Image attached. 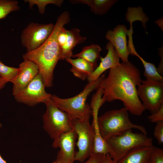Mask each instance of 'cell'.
I'll use <instances>...</instances> for the list:
<instances>
[{
	"mask_svg": "<svg viewBox=\"0 0 163 163\" xmlns=\"http://www.w3.org/2000/svg\"><path fill=\"white\" fill-rule=\"evenodd\" d=\"M142 81L139 70L129 61L110 69L99 87L103 90L101 106L106 102L119 100L131 113L141 116L145 110L138 96L137 87Z\"/></svg>",
	"mask_w": 163,
	"mask_h": 163,
	"instance_id": "1",
	"label": "cell"
},
{
	"mask_svg": "<svg viewBox=\"0 0 163 163\" xmlns=\"http://www.w3.org/2000/svg\"><path fill=\"white\" fill-rule=\"evenodd\" d=\"M70 20L68 12L63 11L58 18L52 32L46 41L37 49L23 55L24 60L31 61L37 66L45 87L53 85V72L60 54L58 36L61 29Z\"/></svg>",
	"mask_w": 163,
	"mask_h": 163,
	"instance_id": "2",
	"label": "cell"
},
{
	"mask_svg": "<svg viewBox=\"0 0 163 163\" xmlns=\"http://www.w3.org/2000/svg\"><path fill=\"white\" fill-rule=\"evenodd\" d=\"M105 76L104 74L96 81L88 82L82 91L73 97L62 98L51 95L50 98L57 107L72 119H90L92 110L90 105L86 102L87 97L94 90L99 88L102 80Z\"/></svg>",
	"mask_w": 163,
	"mask_h": 163,
	"instance_id": "3",
	"label": "cell"
},
{
	"mask_svg": "<svg viewBox=\"0 0 163 163\" xmlns=\"http://www.w3.org/2000/svg\"><path fill=\"white\" fill-rule=\"evenodd\" d=\"M97 122L101 134L106 140L121 132L133 129H137L144 134H147L144 127L131 121L128 111L124 107L106 112L98 117Z\"/></svg>",
	"mask_w": 163,
	"mask_h": 163,
	"instance_id": "4",
	"label": "cell"
},
{
	"mask_svg": "<svg viewBox=\"0 0 163 163\" xmlns=\"http://www.w3.org/2000/svg\"><path fill=\"white\" fill-rule=\"evenodd\" d=\"M110 149L109 155L116 162L129 150L139 146L153 145L152 139L142 133L133 132L128 130L106 140Z\"/></svg>",
	"mask_w": 163,
	"mask_h": 163,
	"instance_id": "5",
	"label": "cell"
},
{
	"mask_svg": "<svg viewBox=\"0 0 163 163\" xmlns=\"http://www.w3.org/2000/svg\"><path fill=\"white\" fill-rule=\"evenodd\" d=\"M44 104L46 109L43 116V126L50 138L54 139L73 129L72 119L57 107L50 97Z\"/></svg>",
	"mask_w": 163,
	"mask_h": 163,
	"instance_id": "6",
	"label": "cell"
},
{
	"mask_svg": "<svg viewBox=\"0 0 163 163\" xmlns=\"http://www.w3.org/2000/svg\"><path fill=\"white\" fill-rule=\"evenodd\" d=\"M72 123L78 137L76 145L78 150L76 152L75 160L83 162L92 154L94 136L93 127L90 124L89 119H73Z\"/></svg>",
	"mask_w": 163,
	"mask_h": 163,
	"instance_id": "7",
	"label": "cell"
},
{
	"mask_svg": "<svg viewBox=\"0 0 163 163\" xmlns=\"http://www.w3.org/2000/svg\"><path fill=\"white\" fill-rule=\"evenodd\" d=\"M137 93L145 110L151 114L157 112L163 104V82L149 79L142 81Z\"/></svg>",
	"mask_w": 163,
	"mask_h": 163,
	"instance_id": "8",
	"label": "cell"
},
{
	"mask_svg": "<svg viewBox=\"0 0 163 163\" xmlns=\"http://www.w3.org/2000/svg\"><path fill=\"white\" fill-rule=\"evenodd\" d=\"M53 23L39 24L31 22L22 31L21 43L27 52L32 51L40 46L47 39L54 28Z\"/></svg>",
	"mask_w": 163,
	"mask_h": 163,
	"instance_id": "9",
	"label": "cell"
},
{
	"mask_svg": "<svg viewBox=\"0 0 163 163\" xmlns=\"http://www.w3.org/2000/svg\"><path fill=\"white\" fill-rule=\"evenodd\" d=\"M45 87L39 73L25 88L14 96L15 99L18 102L30 106L45 103L52 95L46 92Z\"/></svg>",
	"mask_w": 163,
	"mask_h": 163,
	"instance_id": "10",
	"label": "cell"
},
{
	"mask_svg": "<svg viewBox=\"0 0 163 163\" xmlns=\"http://www.w3.org/2000/svg\"><path fill=\"white\" fill-rule=\"evenodd\" d=\"M77 137L73 129L54 139L52 147L60 148L55 161L57 163H74L75 161V140Z\"/></svg>",
	"mask_w": 163,
	"mask_h": 163,
	"instance_id": "11",
	"label": "cell"
},
{
	"mask_svg": "<svg viewBox=\"0 0 163 163\" xmlns=\"http://www.w3.org/2000/svg\"><path fill=\"white\" fill-rule=\"evenodd\" d=\"M18 69L17 74L10 82L13 84L12 94L14 96L25 88L39 73L37 66L28 60H24Z\"/></svg>",
	"mask_w": 163,
	"mask_h": 163,
	"instance_id": "12",
	"label": "cell"
},
{
	"mask_svg": "<svg viewBox=\"0 0 163 163\" xmlns=\"http://www.w3.org/2000/svg\"><path fill=\"white\" fill-rule=\"evenodd\" d=\"M129 30L123 24L116 26L113 30H109L105 38L113 45L122 62L128 61L129 55L127 44L126 36Z\"/></svg>",
	"mask_w": 163,
	"mask_h": 163,
	"instance_id": "13",
	"label": "cell"
},
{
	"mask_svg": "<svg viewBox=\"0 0 163 163\" xmlns=\"http://www.w3.org/2000/svg\"><path fill=\"white\" fill-rule=\"evenodd\" d=\"M107 50L106 56L104 58L101 57V62L93 72L87 78L88 82L97 80L106 70L119 65L120 58L112 44L108 42L106 46Z\"/></svg>",
	"mask_w": 163,
	"mask_h": 163,
	"instance_id": "14",
	"label": "cell"
},
{
	"mask_svg": "<svg viewBox=\"0 0 163 163\" xmlns=\"http://www.w3.org/2000/svg\"><path fill=\"white\" fill-rule=\"evenodd\" d=\"M67 38L64 46L61 50L60 60L71 59L72 50L77 45L84 42L86 37L81 36L79 30L74 28L70 30L66 29Z\"/></svg>",
	"mask_w": 163,
	"mask_h": 163,
	"instance_id": "15",
	"label": "cell"
},
{
	"mask_svg": "<svg viewBox=\"0 0 163 163\" xmlns=\"http://www.w3.org/2000/svg\"><path fill=\"white\" fill-rule=\"evenodd\" d=\"M152 146L136 147L116 161V163H150V155Z\"/></svg>",
	"mask_w": 163,
	"mask_h": 163,
	"instance_id": "16",
	"label": "cell"
},
{
	"mask_svg": "<svg viewBox=\"0 0 163 163\" xmlns=\"http://www.w3.org/2000/svg\"><path fill=\"white\" fill-rule=\"evenodd\" d=\"M66 60L72 66L70 71L75 77L83 80L87 78L96 68L93 64L80 58Z\"/></svg>",
	"mask_w": 163,
	"mask_h": 163,
	"instance_id": "17",
	"label": "cell"
},
{
	"mask_svg": "<svg viewBox=\"0 0 163 163\" xmlns=\"http://www.w3.org/2000/svg\"><path fill=\"white\" fill-rule=\"evenodd\" d=\"M98 114L94 113L92 114L93 117L92 124L94 133L92 154H109L110 152L109 146L106 140L102 136L98 128L97 122Z\"/></svg>",
	"mask_w": 163,
	"mask_h": 163,
	"instance_id": "18",
	"label": "cell"
},
{
	"mask_svg": "<svg viewBox=\"0 0 163 163\" xmlns=\"http://www.w3.org/2000/svg\"><path fill=\"white\" fill-rule=\"evenodd\" d=\"M72 3H81L87 5L95 14L103 15L108 12L118 0H70Z\"/></svg>",
	"mask_w": 163,
	"mask_h": 163,
	"instance_id": "19",
	"label": "cell"
},
{
	"mask_svg": "<svg viewBox=\"0 0 163 163\" xmlns=\"http://www.w3.org/2000/svg\"><path fill=\"white\" fill-rule=\"evenodd\" d=\"M101 50V47L98 45L92 44L84 47L80 53L73 54L72 57L84 59L97 67V60L101 57L100 53Z\"/></svg>",
	"mask_w": 163,
	"mask_h": 163,
	"instance_id": "20",
	"label": "cell"
},
{
	"mask_svg": "<svg viewBox=\"0 0 163 163\" xmlns=\"http://www.w3.org/2000/svg\"><path fill=\"white\" fill-rule=\"evenodd\" d=\"M133 55L136 56L139 58L143 64L145 69L143 75L146 79H149L157 82H163V76L159 73L157 68L154 65L145 61L136 51L134 52Z\"/></svg>",
	"mask_w": 163,
	"mask_h": 163,
	"instance_id": "21",
	"label": "cell"
},
{
	"mask_svg": "<svg viewBox=\"0 0 163 163\" xmlns=\"http://www.w3.org/2000/svg\"><path fill=\"white\" fill-rule=\"evenodd\" d=\"M20 9L18 1L0 0V20L5 18L11 12Z\"/></svg>",
	"mask_w": 163,
	"mask_h": 163,
	"instance_id": "22",
	"label": "cell"
},
{
	"mask_svg": "<svg viewBox=\"0 0 163 163\" xmlns=\"http://www.w3.org/2000/svg\"><path fill=\"white\" fill-rule=\"evenodd\" d=\"M64 1L62 0H26L25 2L29 3L30 8L31 9L33 6L36 5L38 8L39 12L41 14H43L45 11L46 5L49 4H54L60 7Z\"/></svg>",
	"mask_w": 163,
	"mask_h": 163,
	"instance_id": "23",
	"label": "cell"
},
{
	"mask_svg": "<svg viewBox=\"0 0 163 163\" xmlns=\"http://www.w3.org/2000/svg\"><path fill=\"white\" fill-rule=\"evenodd\" d=\"M18 70V68L8 66L0 60V77L8 82L15 76Z\"/></svg>",
	"mask_w": 163,
	"mask_h": 163,
	"instance_id": "24",
	"label": "cell"
},
{
	"mask_svg": "<svg viewBox=\"0 0 163 163\" xmlns=\"http://www.w3.org/2000/svg\"><path fill=\"white\" fill-rule=\"evenodd\" d=\"M150 163H163V149L152 145L150 155Z\"/></svg>",
	"mask_w": 163,
	"mask_h": 163,
	"instance_id": "25",
	"label": "cell"
},
{
	"mask_svg": "<svg viewBox=\"0 0 163 163\" xmlns=\"http://www.w3.org/2000/svg\"><path fill=\"white\" fill-rule=\"evenodd\" d=\"M154 130V136L159 145L163 143V121L156 122Z\"/></svg>",
	"mask_w": 163,
	"mask_h": 163,
	"instance_id": "26",
	"label": "cell"
},
{
	"mask_svg": "<svg viewBox=\"0 0 163 163\" xmlns=\"http://www.w3.org/2000/svg\"><path fill=\"white\" fill-rule=\"evenodd\" d=\"M148 119L152 123L163 121V104L157 112L148 116Z\"/></svg>",
	"mask_w": 163,
	"mask_h": 163,
	"instance_id": "27",
	"label": "cell"
},
{
	"mask_svg": "<svg viewBox=\"0 0 163 163\" xmlns=\"http://www.w3.org/2000/svg\"><path fill=\"white\" fill-rule=\"evenodd\" d=\"M66 29L64 27L61 29L57 37L58 42L61 50L64 46L66 42L67 35Z\"/></svg>",
	"mask_w": 163,
	"mask_h": 163,
	"instance_id": "28",
	"label": "cell"
},
{
	"mask_svg": "<svg viewBox=\"0 0 163 163\" xmlns=\"http://www.w3.org/2000/svg\"><path fill=\"white\" fill-rule=\"evenodd\" d=\"M104 155L91 154L86 161L78 163H102Z\"/></svg>",
	"mask_w": 163,
	"mask_h": 163,
	"instance_id": "29",
	"label": "cell"
},
{
	"mask_svg": "<svg viewBox=\"0 0 163 163\" xmlns=\"http://www.w3.org/2000/svg\"><path fill=\"white\" fill-rule=\"evenodd\" d=\"M102 163H116L110 157L109 154L105 155L104 156Z\"/></svg>",
	"mask_w": 163,
	"mask_h": 163,
	"instance_id": "30",
	"label": "cell"
},
{
	"mask_svg": "<svg viewBox=\"0 0 163 163\" xmlns=\"http://www.w3.org/2000/svg\"><path fill=\"white\" fill-rule=\"evenodd\" d=\"M8 82L6 79L0 77V90L3 88Z\"/></svg>",
	"mask_w": 163,
	"mask_h": 163,
	"instance_id": "31",
	"label": "cell"
},
{
	"mask_svg": "<svg viewBox=\"0 0 163 163\" xmlns=\"http://www.w3.org/2000/svg\"><path fill=\"white\" fill-rule=\"evenodd\" d=\"M156 23L158 26L161 28L162 30L163 29V27H162L163 25V18H161L159 20H157L155 22Z\"/></svg>",
	"mask_w": 163,
	"mask_h": 163,
	"instance_id": "32",
	"label": "cell"
},
{
	"mask_svg": "<svg viewBox=\"0 0 163 163\" xmlns=\"http://www.w3.org/2000/svg\"><path fill=\"white\" fill-rule=\"evenodd\" d=\"M2 126L1 124L0 123V128ZM0 163H7V162L2 157L0 154Z\"/></svg>",
	"mask_w": 163,
	"mask_h": 163,
	"instance_id": "33",
	"label": "cell"
},
{
	"mask_svg": "<svg viewBox=\"0 0 163 163\" xmlns=\"http://www.w3.org/2000/svg\"><path fill=\"white\" fill-rule=\"evenodd\" d=\"M53 163H57L56 161H54Z\"/></svg>",
	"mask_w": 163,
	"mask_h": 163,
	"instance_id": "34",
	"label": "cell"
}]
</instances>
